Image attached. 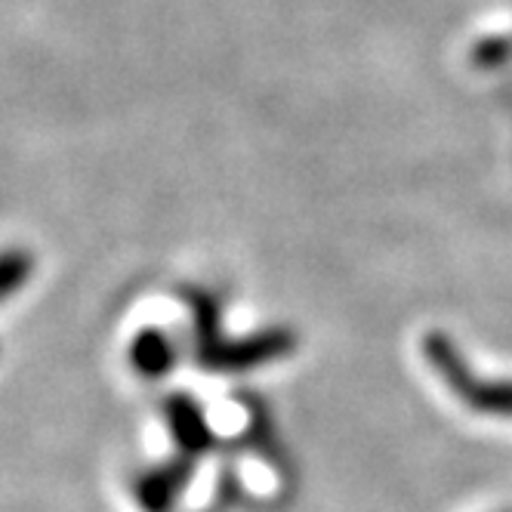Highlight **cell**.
Here are the masks:
<instances>
[{"label": "cell", "mask_w": 512, "mask_h": 512, "mask_svg": "<svg viewBox=\"0 0 512 512\" xmlns=\"http://www.w3.org/2000/svg\"><path fill=\"white\" fill-rule=\"evenodd\" d=\"M192 463H195L192 457L179 454L170 463H161L149 472H142L133 485L139 509L142 512H173L179 497L186 494V488L192 482Z\"/></svg>", "instance_id": "3"}, {"label": "cell", "mask_w": 512, "mask_h": 512, "mask_svg": "<svg viewBox=\"0 0 512 512\" xmlns=\"http://www.w3.org/2000/svg\"><path fill=\"white\" fill-rule=\"evenodd\" d=\"M130 361L142 377H164L176 364L173 340L164 331H158V327H145L130 343Z\"/></svg>", "instance_id": "5"}, {"label": "cell", "mask_w": 512, "mask_h": 512, "mask_svg": "<svg viewBox=\"0 0 512 512\" xmlns=\"http://www.w3.org/2000/svg\"><path fill=\"white\" fill-rule=\"evenodd\" d=\"M423 355H426V364L435 371V377L442 380V386L451 389V395L463 408L475 414L512 420V380L479 377L466 364L457 343L442 331H432L423 337Z\"/></svg>", "instance_id": "2"}, {"label": "cell", "mask_w": 512, "mask_h": 512, "mask_svg": "<svg viewBox=\"0 0 512 512\" xmlns=\"http://www.w3.org/2000/svg\"><path fill=\"white\" fill-rule=\"evenodd\" d=\"M192 315H195V358L210 371H250L290 355L297 346V337L287 327H269V331L241 340H223L216 334L219 331L216 303L204 294L192 297Z\"/></svg>", "instance_id": "1"}, {"label": "cell", "mask_w": 512, "mask_h": 512, "mask_svg": "<svg viewBox=\"0 0 512 512\" xmlns=\"http://www.w3.org/2000/svg\"><path fill=\"white\" fill-rule=\"evenodd\" d=\"M31 269H34L31 253H25V250H7L4 266H0V287H4V297L7 300L28 281Z\"/></svg>", "instance_id": "6"}, {"label": "cell", "mask_w": 512, "mask_h": 512, "mask_svg": "<svg viewBox=\"0 0 512 512\" xmlns=\"http://www.w3.org/2000/svg\"><path fill=\"white\" fill-rule=\"evenodd\" d=\"M164 417L170 423V435H173V445L179 448V454L186 457H201L213 448V429L201 411V405L186 395V392H176L164 398Z\"/></svg>", "instance_id": "4"}, {"label": "cell", "mask_w": 512, "mask_h": 512, "mask_svg": "<svg viewBox=\"0 0 512 512\" xmlns=\"http://www.w3.org/2000/svg\"><path fill=\"white\" fill-rule=\"evenodd\" d=\"M509 59V44L506 41H485V44H479L475 47V62L479 65H500V62H506Z\"/></svg>", "instance_id": "7"}]
</instances>
